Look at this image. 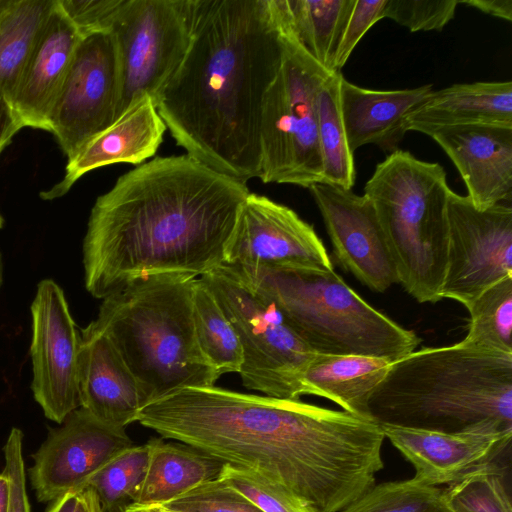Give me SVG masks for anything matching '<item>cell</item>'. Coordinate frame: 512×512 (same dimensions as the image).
<instances>
[{
  "label": "cell",
  "instance_id": "6da1fadb",
  "mask_svg": "<svg viewBox=\"0 0 512 512\" xmlns=\"http://www.w3.org/2000/svg\"><path fill=\"white\" fill-rule=\"evenodd\" d=\"M162 438L276 482L314 512H340L375 485L384 433L371 419L299 399L187 387L137 421Z\"/></svg>",
  "mask_w": 512,
  "mask_h": 512
},
{
  "label": "cell",
  "instance_id": "7a4b0ae2",
  "mask_svg": "<svg viewBox=\"0 0 512 512\" xmlns=\"http://www.w3.org/2000/svg\"><path fill=\"white\" fill-rule=\"evenodd\" d=\"M249 193L188 154L158 156L121 175L90 212L86 290L103 300L139 279L197 278L223 265Z\"/></svg>",
  "mask_w": 512,
  "mask_h": 512
},
{
  "label": "cell",
  "instance_id": "3957f363",
  "mask_svg": "<svg viewBox=\"0 0 512 512\" xmlns=\"http://www.w3.org/2000/svg\"><path fill=\"white\" fill-rule=\"evenodd\" d=\"M283 52L275 0H195L188 51L155 102L177 145L233 179L259 178L262 104Z\"/></svg>",
  "mask_w": 512,
  "mask_h": 512
},
{
  "label": "cell",
  "instance_id": "277c9868",
  "mask_svg": "<svg viewBox=\"0 0 512 512\" xmlns=\"http://www.w3.org/2000/svg\"><path fill=\"white\" fill-rule=\"evenodd\" d=\"M378 425L460 433L512 431V354L459 342L392 362L367 400Z\"/></svg>",
  "mask_w": 512,
  "mask_h": 512
},
{
  "label": "cell",
  "instance_id": "5b68a950",
  "mask_svg": "<svg viewBox=\"0 0 512 512\" xmlns=\"http://www.w3.org/2000/svg\"><path fill=\"white\" fill-rule=\"evenodd\" d=\"M195 279L172 274L136 280L104 298L90 322L119 351L147 404L179 389L213 386L220 377L196 337Z\"/></svg>",
  "mask_w": 512,
  "mask_h": 512
},
{
  "label": "cell",
  "instance_id": "8992f818",
  "mask_svg": "<svg viewBox=\"0 0 512 512\" xmlns=\"http://www.w3.org/2000/svg\"><path fill=\"white\" fill-rule=\"evenodd\" d=\"M235 268L275 302L289 325L316 354L396 361L415 351L421 342L416 333L368 304L334 270Z\"/></svg>",
  "mask_w": 512,
  "mask_h": 512
},
{
  "label": "cell",
  "instance_id": "52a82bcc",
  "mask_svg": "<svg viewBox=\"0 0 512 512\" xmlns=\"http://www.w3.org/2000/svg\"><path fill=\"white\" fill-rule=\"evenodd\" d=\"M446 172L438 163L396 150L377 164L364 187L398 274L419 303L441 300L448 246Z\"/></svg>",
  "mask_w": 512,
  "mask_h": 512
},
{
  "label": "cell",
  "instance_id": "ba28073f",
  "mask_svg": "<svg viewBox=\"0 0 512 512\" xmlns=\"http://www.w3.org/2000/svg\"><path fill=\"white\" fill-rule=\"evenodd\" d=\"M284 52L278 73L267 90L260 118V176L264 183L309 188L323 183L317 135L318 96L332 73L298 42L278 0Z\"/></svg>",
  "mask_w": 512,
  "mask_h": 512
},
{
  "label": "cell",
  "instance_id": "9c48e42d",
  "mask_svg": "<svg viewBox=\"0 0 512 512\" xmlns=\"http://www.w3.org/2000/svg\"><path fill=\"white\" fill-rule=\"evenodd\" d=\"M234 327L243 352V385L266 396L299 399L314 353L275 302L238 269L221 265L200 277Z\"/></svg>",
  "mask_w": 512,
  "mask_h": 512
},
{
  "label": "cell",
  "instance_id": "30bf717a",
  "mask_svg": "<svg viewBox=\"0 0 512 512\" xmlns=\"http://www.w3.org/2000/svg\"><path fill=\"white\" fill-rule=\"evenodd\" d=\"M195 0H123L112 23L120 73L116 120L144 97L154 103L188 51Z\"/></svg>",
  "mask_w": 512,
  "mask_h": 512
},
{
  "label": "cell",
  "instance_id": "8fae6325",
  "mask_svg": "<svg viewBox=\"0 0 512 512\" xmlns=\"http://www.w3.org/2000/svg\"><path fill=\"white\" fill-rule=\"evenodd\" d=\"M448 246L441 298L465 307L483 291L512 276V208L479 210L467 196L450 191Z\"/></svg>",
  "mask_w": 512,
  "mask_h": 512
},
{
  "label": "cell",
  "instance_id": "7c38bea8",
  "mask_svg": "<svg viewBox=\"0 0 512 512\" xmlns=\"http://www.w3.org/2000/svg\"><path fill=\"white\" fill-rule=\"evenodd\" d=\"M119 95V63L112 35L82 37L49 117V132L67 160L116 121Z\"/></svg>",
  "mask_w": 512,
  "mask_h": 512
},
{
  "label": "cell",
  "instance_id": "4fadbf2b",
  "mask_svg": "<svg viewBox=\"0 0 512 512\" xmlns=\"http://www.w3.org/2000/svg\"><path fill=\"white\" fill-rule=\"evenodd\" d=\"M31 390L44 415L61 424L80 407V332L62 288L52 279L37 285L32 301Z\"/></svg>",
  "mask_w": 512,
  "mask_h": 512
},
{
  "label": "cell",
  "instance_id": "5bb4252c",
  "mask_svg": "<svg viewBox=\"0 0 512 512\" xmlns=\"http://www.w3.org/2000/svg\"><path fill=\"white\" fill-rule=\"evenodd\" d=\"M224 265L334 270L313 226L291 208L251 192L240 210Z\"/></svg>",
  "mask_w": 512,
  "mask_h": 512
},
{
  "label": "cell",
  "instance_id": "9a60e30c",
  "mask_svg": "<svg viewBox=\"0 0 512 512\" xmlns=\"http://www.w3.org/2000/svg\"><path fill=\"white\" fill-rule=\"evenodd\" d=\"M33 454L30 481L40 502L85 489L113 456L133 444L125 428L107 425L83 408L71 412Z\"/></svg>",
  "mask_w": 512,
  "mask_h": 512
},
{
  "label": "cell",
  "instance_id": "2e32d148",
  "mask_svg": "<svg viewBox=\"0 0 512 512\" xmlns=\"http://www.w3.org/2000/svg\"><path fill=\"white\" fill-rule=\"evenodd\" d=\"M308 189L322 215L337 263L376 292H384L399 283L386 238L369 199L327 183H316Z\"/></svg>",
  "mask_w": 512,
  "mask_h": 512
},
{
  "label": "cell",
  "instance_id": "e0dca14e",
  "mask_svg": "<svg viewBox=\"0 0 512 512\" xmlns=\"http://www.w3.org/2000/svg\"><path fill=\"white\" fill-rule=\"evenodd\" d=\"M460 173L479 210L512 199V126L469 124L426 130Z\"/></svg>",
  "mask_w": 512,
  "mask_h": 512
},
{
  "label": "cell",
  "instance_id": "ac0fdd59",
  "mask_svg": "<svg viewBox=\"0 0 512 512\" xmlns=\"http://www.w3.org/2000/svg\"><path fill=\"white\" fill-rule=\"evenodd\" d=\"M385 438L415 469L414 479L431 486L450 485L494 462L511 443L512 431L446 433L380 425Z\"/></svg>",
  "mask_w": 512,
  "mask_h": 512
},
{
  "label": "cell",
  "instance_id": "d6986e66",
  "mask_svg": "<svg viewBox=\"0 0 512 512\" xmlns=\"http://www.w3.org/2000/svg\"><path fill=\"white\" fill-rule=\"evenodd\" d=\"M80 407L117 428L136 422L147 399L111 340L90 323L80 332Z\"/></svg>",
  "mask_w": 512,
  "mask_h": 512
},
{
  "label": "cell",
  "instance_id": "ffe728a7",
  "mask_svg": "<svg viewBox=\"0 0 512 512\" xmlns=\"http://www.w3.org/2000/svg\"><path fill=\"white\" fill-rule=\"evenodd\" d=\"M81 38L55 0L11 99L23 127L49 131L52 108Z\"/></svg>",
  "mask_w": 512,
  "mask_h": 512
},
{
  "label": "cell",
  "instance_id": "44dd1931",
  "mask_svg": "<svg viewBox=\"0 0 512 512\" xmlns=\"http://www.w3.org/2000/svg\"><path fill=\"white\" fill-rule=\"evenodd\" d=\"M166 130L154 101L150 97L140 99L69 159L62 180L40 192V197L44 200L60 198L84 174L103 166L143 164L156 154Z\"/></svg>",
  "mask_w": 512,
  "mask_h": 512
},
{
  "label": "cell",
  "instance_id": "7402d4cb",
  "mask_svg": "<svg viewBox=\"0 0 512 512\" xmlns=\"http://www.w3.org/2000/svg\"><path fill=\"white\" fill-rule=\"evenodd\" d=\"M433 91L432 84L398 90H373L340 79L339 100L349 148L372 144L386 152L398 150L406 131L404 118Z\"/></svg>",
  "mask_w": 512,
  "mask_h": 512
},
{
  "label": "cell",
  "instance_id": "603a6c76",
  "mask_svg": "<svg viewBox=\"0 0 512 512\" xmlns=\"http://www.w3.org/2000/svg\"><path fill=\"white\" fill-rule=\"evenodd\" d=\"M469 124L512 126V82L461 83L433 90L404 118L406 132Z\"/></svg>",
  "mask_w": 512,
  "mask_h": 512
},
{
  "label": "cell",
  "instance_id": "cb8c5ba5",
  "mask_svg": "<svg viewBox=\"0 0 512 512\" xmlns=\"http://www.w3.org/2000/svg\"><path fill=\"white\" fill-rule=\"evenodd\" d=\"M392 362L363 355L315 354L302 375L303 394L329 399L346 412L368 418V397Z\"/></svg>",
  "mask_w": 512,
  "mask_h": 512
},
{
  "label": "cell",
  "instance_id": "d4e9b609",
  "mask_svg": "<svg viewBox=\"0 0 512 512\" xmlns=\"http://www.w3.org/2000/svg\"><path fill=\"white\" fill-rule=\"evenodd\" d=\"M149 459L133 502L165 504L219 476L223 462L189 445L151 439Z\"/></svg>",
  "mask_w": 512,
  "mask_h": 512
},
{
  "label": "cell",
  "instance_id": "484cf974",
  "mask_svg": "<svg viewBox=\"0 0 512 512\" xmlns=\"http://www.w3.org/2000/svg\"><path fill=\"white\" fill-rule=\"evenodd\" d=\"M55 0H0V93L10 102Z\"/></svg>",
  "mask_w": 512,
  "mask_h": 512
},
{
  "label": "cell",
  "instance_id": "4316f807",
  "mask_svg": "<svg viewBox=\"0 0 512 512\" xmlns=\"http://www.w3.org/2000/svg\"><path fill=\"white\" fill-rule=\"evenodd\" d=\"M298 42L325 69L333 70L336 51L355 0H278Z\"/></svg>",
  "mask_w": 512,
  "mask_h": 512
},
{
  "label": "cell",
  "instance_id": "83f0119b",
  "mask_svg": "<svg viewBox=\"0 0 512 512\" xmlns=\"http://www.w3.org/2000/svg\"><path fill=\"white\" fill-rule=\"evenodd\" d=\"M341 72H332L323 83L317 108V135L323 165V183L352 190L356 171L342 121L339 86Z\"/></svg>",
  "mask_w": 512,
  "mask_h": 512
},
{
  "label": "cell",
  "instance_id": "f1b7e54d",
  "mask_svg": "<svg viewBox=\"0 0 512 512\" xmlns=\"http://www.w3.org/2000/svg\"><path fill=\"white\" fill-rule=\"evenodd\" d=\"M193 321L200 349L218 375L239 373L243 363L239 337L200 277L193 288Z\"/></svg>",
  "mask_w": 512,
  "mask_h": 512
},
{
  "label": "cell",
  "instance_id": "f546056e",
  "mask_svg": "<svg viewBox=\"0 0 512 512\" xmlns=\"http://www.w3.org/2000/svg\"><path fill=\"white\" fill-rule=\"evenodd\" d=\"M470 315L463 344L512 354V276L483 291L467 307Z\"/></svg>",
  "mask_w": 512,
  "mask_h": 512
},
{
  "label": "cell",
  "instance_id": "4dcf8cb0",
  "mask_svg": "<svg viewBox=\"0 0 512 512\" xmlns=\"http://www.w3.org/2000/svg\"><path fill=\"white\" fill-rule=\"evenodd\" d=\"M149 459V445H132L103 465L87 482L103 512L133 502L144 478Z\"/></svg>",
  "mask_w": 512,
  "mask_h": 512
},
{
  "label": "cell",
  "instance_id": "1f68e13d",
  "mask_svg": "<svg viewBox=\"0 0 512 512\" xmlns=\"http://www.w3.org/2000/svg\"><path fill=\"white\" fill-rule=\"evenodd\" d=\"M340 512H452L443 489L414 478L374 485Z\"/></svg>",
  "mask_w": 512,
  "mask_h": 512
},
{
  "label": "cell",
  "instance_id": "d6a6232c",
  "mask_svg": "<svg viewBox=\"0 0 512 512\" xmlns=\"http://www.w3.org/2000/svg\"><path fill=\"white\" fill-rule=\"evenodd\" d=\"M452 512H512L504 471L483 465L443 489Z\"/></svg>",
  "mask_w": 512,
  "mask_h": 512
},
{
  "label": "cell",
  "instance_id": "836d02e7",
  "mask_svg": "<svg viewBox=\"0 0 512 512\" xmlns=\"http://www.w3.org/2000/svg\"><path fill=\"white\" fill-rule=\"evenodd\" d=\"M218 478L262 512H314L289 490L252 470L224 463Z\"/></svg>",
  "mask_w": 512,
  "mask_h": 512
},
{
  "label": "cell",
  "instance_id": "e575fe53",
  "mask_svg": "<svg viewBox=\"0 0 512 512\" xmlns=\"http://www.w3.org/2000/svg\"><path fill=\"white\" fill-rule=\"evenodd\" d=\"M160 505L179 512H262L218 477Z\"/></svg>",
  "mask_w": 512,
  "mask_h": 512
},
{
  "label": "cell",
  "instance_id": "d590c367",
  "mask_svg": "<svg viewBox=\"0 0 512 512\" xmlns=\"http://www.w3.org/2000/svg\"><path fill=\"white\" fill-rule=\"evenodd\" d=\"M459 0H386L384 18L411 32L441 31L455 16Z\"/></svg>",
  "mask_w": 512,
  "mask_h": 512
},
{
  "label": "cell",
  "instance_id": "8d00e7d4",
  "mask_svg": "<svg viewBox=\"0 0 512 512\" xmlns=\"http://www.w3.org/2000/svg\"><path fill=\"white\" fill-rule=\"evenodd\" d=\"M81 37L109 33L123 0H57Z\"/></svg>",
  "mask_w": 512,
  "mask_h": 512
},
{
  "label": "cell",
  "instance_id": "74e56055",
  "mask_svg": "<svg viewBox=\"0 0 512 512\" xmlns=\"http://www.w3.org/2000/svg\"><path fill=\"white\" fill-rule=\"evenodd\" d=\"M385 5L386 0H355L336 51L335 72H341L359 41L384 18Z\"/></svg>",
  "mask_w": 512,
  "mask_h": 512
},
{
  "label": "cell",
  "instance_id": "f35d334b",
  "mask_svg": "<svg viewBox=\"0 0 512 512\" xmlns=\"http://www.w3.org/2000/svg\"><path fill=\"white\" fill-rule=\"evenodd\" d=\"M23 433L12 428L4 446L6 475L10 486L8 512H30L23 460Z\"/></svg>",
  "mask_w": 512,
  "mask_h": 512
},
{
  "label": "cell",
  "instance_id": "ab89813d",
  "mask_svg": "<svg viewBox=\"0 0 512 512\" xmlns=\"http://www.w3.org/2000/svg\"><path fill=\"white\" fill-rule=\"evenodd\" d=\"M22 128L24 127L12 103L0 93V155Z\"/></svg>",
  "mask_w": 512,
  "mask_h": 512
},
{
  "label": "cell",
  "instance_id": "60d3db41",
  "mask_svg": "<svg viewBox=\"0 0 512 512\" xmlns=\"http://www.w3.org/2000/svg\"><path fill=\"white\" fill-rule=\"evenodd\" d=\"M459 4L472 6L485 14L503 20H512V0H459Z\"/></svg>",
  "mask_w": 512,
  "mask_h": 512
},
{
  "label": "cell",
  "instance_id": "b9f144b4",
  "mask_svg": "<svg viewBox=\"0 0 512 512\" xmlns=\"http://www.w3.org/2000/svg\"><path fill=\"white\" fill-rule=\"evenodd\" d=\"M100 503L95 492L85 488L79 492L75 512H97Z\"/></svg>",
  "mask_w": 512,
  "mask_h": 512
},
{
  "label": "cell",
  "instance_id": "7bdbcfd3",
  "mask_svg": "<svg viewBox=\"0 0 512 512\" xmlns=\"http://www.w3.org/2000/svg\"><path fill=\"white\" fill-rule=\"evenodd\" d=\"M79 492L67 493L52 501L46 512H75Z\"/></svg>",
  "mask_w": 512,
  "mask_h": 512
},
{
  "label": "cell",
  "instance_id": "ee69618b",
  "mask_svg": "<svg viewBox=\"0 0 512 512\" xmlns=\"http://www.w3.org/2000/svg\"><path fill=\"white\" fill-rule=\"evenodd\" d=\"M10 497V486L6 475L0 473V512H8Z\"/></svg>",
  "mask_w": 512,
  "mask_h": 512
},
{
  "label": "cell",
  "instance_id": "f6af8a7d",
  "mask_svg": "<svg viewBox=\"0 0 512 512\" xmlns=\"http://www.w3.org/2000/svg\"><path fill=\"white\" fill-rule=\"evenodd\" d=\"M127 512H179L168 509L160 504L141 505L137 503H129L125 506Z\"/></svg>",
  "mask_w": 512,
  "mask_h": 512
},
{
  "label": "cell",
  "instance_id": "bcb514c9",
  "mask_svg": "<svg viewBox=\"0 0 512 512\" xmlns=\"http://www.w3.org/2000/svg\"><path fill=\"white\" fill-rule=\"evenodd\" d=\"M107 512H127L125 509V505H118L111 509H109Z\"/></svg>",
  "mask_w": 512,
  "mask_h": 512
},
{
  "label": "cell",
  "instance_id": "7dc6e473",
  "mask_svg": "<svg viewBox=\"0 0 512 512\" xmlns=\"http://www.w3.org/2000/svg\"><path fill=\"white\" fill-rule=\"evenodd\" d=\"M3 283V259H2V253L0 251V288Z\"/></svg>",
  "mask_w": 512,
  "mask_h": 512
},
{
  "label": "cell",
  "instance_id": "c3c4849f",
  "mask_svg": "<svg viewBox=\"0 0 512 512\" xmlns=\"http://www.w3.org/2000/svg\"><path fill=\"white\" fill-rule=\"evenodd\" d=\"M3 225H4V219L0 214V229L3 227Z\"/></svg>",
  "mask_w": 512,
  "mask_h": 512
},
{
  "label": "cell",
  "instance_id": "681fc988",
  "mask_svg": "<svg viewBox=\"0 0 512 512\" xmlns=\"http://www.w3.org/2000/svg\"><path fill=\"white\" fill-rule=\"evenodd\" d=\"M97 512H103L101 506L99 505Z\"/></svg>",
  "mask_w": 512,
  "mask_h": 512
}]
</instances>
